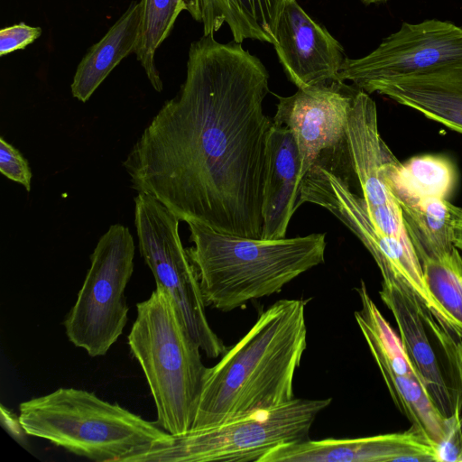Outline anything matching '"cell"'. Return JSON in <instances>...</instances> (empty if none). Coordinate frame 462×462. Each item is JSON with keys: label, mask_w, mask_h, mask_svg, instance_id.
<instances>
[{"label": "cell", "mask_w": 462, "mask_h": 462, "mask_svg": "<svg viewBox=\"0 0 462 462\" xmlns=\"http://www.w3.org/2000/svg\"><path fill=\"white\" fill-rule=\"evenodd\" d=\"M19 411L27 435L97 462H143L172 442L156 422L81 389L59 388L23 402Z\"/></svg>", "instance_id": "4"}, {"label": "cell", "mask_w": 462, "mask_h": 462, "mask_svg": "<svg viewBox=\"0 0 462 462\" xmlns=\"http://www.w3.org/2000/svg\"><path fill=\"white\" fill-rule=\"evenodd\" d=\"M136 310L127 343L152 395L155 422L171 436L184 435L192 429L207 369L200 346L162 288Z\"/></svg>", "instance_id": "5"}, {"label": "cell", "mask_w": 462, "mask_h": 462, "mask_svg": "<svg viewBox=\"0 0 462 462\" xmlns=\"http://www.w3.org/2000/svg\"><path fill=\"white\" fill-rule=\"evenodd\" d=\"M420 264L428 293L462 336V256L459 250L455 246L446 254Z\"/></svg>", "instance_id": "24"}, {"label": "cell", "mask_w": 462, "mask_h": 462, "mask_svg": "<svg viewBox=\"0 0 462 462\" xmlns=\"http://www.w3.org/2000/svg\"><path fill=\"white\" fill-rule=\"evenodd\" d=\"M134 243L115 224L99 238L75 304L64 320L69 340L88 356H105L127 322L125 290L134 271Z\"/></svg>", "instance_id": "8"}, {"label": "cell", "mask_w": 462, "mask_h": 462, "mask_svg": "<svg viewBox=\"0 0 462 462\" xmlns=\"http://www.w3.org/2000/svg\"><path fill=\"white\" fill-rule=\"evenodd\" d=\"M363 4L368 5L371 4H383L387 2L388 0H360Z\"/></svg>", "instance_id": "29"}, {"label": "cell", "mask_w": 462, "mask_h": 462, "mask_svg": "<svg viewBox=\"0 0 462 462\" xmlns=\"http://www.w3.org/2000/svg\"><path fill=\"white\" fill-rule=\"evenodd\" d=\"M141 11V2L133 1L101 40L88 49L70 85L75 98L87 102L120 61L135 52Z\"/></svg>", "instance_id": "19"}, {"label": "cell", "mask_w": 462, "mask_h": 462, "mask_svg": "<svg viewBox=\"0 0 462 462\" xmlns=\"http://www.w3.org/2000/svg\"><path fill=\"white\" fill-rule=\"evenodd\" d=\"M0 171L6 178L31 190L32 171L27 160L3 137L0 138Z\"/></svg>", "instance_id": "25"}, {"label": "cell", "mask_w": 462, "mask_h": 462, "mask_svg": "<svg viewBox=\"0 0 462 462\" xmlns=\"http://www.w3.org/2000/svg\"><path fill=\"white\" fill-rule=\"evenodd\" d=\"M142 11L138 42L135 49L137 60L157 92L162 91V81L154 62L155 52L168 38L178 15L188 11L200 23L198 0H141Z\"/></svg>", "instance_id": "23"}, {"label": "cell", "mask_w": 462, "mask_h": 462, "mask_svg": "<svg viewBox=\"0 0 462 462\" xmlns=\"http://www.w3.org/2000/svg\"><path fill=\"white\" fill-rule=\"evenodd\" d=\"M187 248L206 305L228 312L280 292L290 282L324 263L325 234L281 239L225 235L188 222Z\"/></svg>", "instance_id": "3"}, {"label": "cell", "mask_w": 462, "mask_h": 462, "mask_svg": "<svg viewBox=\"0 0 462 462\" xmlns=\"http://www.w3.org/2000/svg\"><path fill=\"white\" fill-rule=\"evenodd\" d=\"M269 74L241 43L203 35L186 79L123 161L131 186L180 221L260 239L268 133Z\"/></svg>", "instance_id": "1"}, {"label": "cell", "mask_w": 462, "mask_h": 462, "mask_svg": "<svg viewBox=\"0 0 462 462\" xmlns=\"http://www.w3.org/2000/svg\"><path fill=\"white\" fill-rule=\"evenodd\" d=\"M438 462H462V412L448 419V429L436 447Z\"/></svg>", "instance_id": "27"}, {"label": "cell", "mask_w": 462, "mask_h": 462, "mask_svg": "<svg viewBox=\"0 0 462 462\" xmlns=\"http://www.w3.org/2000/svg\"><path fill=\"white\" fill-rule=\"evenodd\" d=\"M347 143L353 184L370 220L384 235L409 239L400 206L383 180V164L389 147L379 133L376 105L362 89L356 90L350 108Z\"/></svg>", "instance_id": "14"}, {"label": "cell", "mask_w": 462, "mask_h": 462, "mask_svg": "<svg viewBox=\"0 0 462 462\" xmlns=\"http://www.w3.org/2000/svg\"><path fill=\"white\" fill-rule=\"evenodd\" d=\"M356 90L354 85L334 81L279 97L273 122L294 135L300 160V182L313 166H319L353 184L347 121Z\"/></svg>", "instance_id": "10"}, {"label": "cell", "mask_w": 462, "mask_h": 462, "mask_svg": "<svg viewBox=\"0 0 462 462\" xmlns=\"http://www.w3.org/2000/svg\"><path fill=\"white\" fill-rule=\"evenodd\" d=\"M304 203L324 208L353 232L373 256L383 282L404 283L448 321L428 293L422 267L410 239L379 231L370 220L361 196L353 191L347 181L322 167L313 166L300 182L296 208Z\"/></svg>", "instance_id": "11"}, {"label": "cell", "mask_w": 462, "mask_h": 462, "mask_svg": "<svg viewBox=\"0 0 462 462\" xmlns=\"http://www.w3.org/2000/svg\"><path fill=\"white\" fill-rule=\"evenodd\" d=\"M361 308L357 326L398 410L436 448L445 438L448 420L436 409L413 367L401 338L369 295L365 283L356 288Z\"/></svg>", "instance_id": "13"}, {"label": "cell", "mask_w": 462, "mask_h": 462, "mask_svg": "<svg viewBox=\"0 0 462 462\" xmlns=\"http://www.w3.org/2000/svg\"><path fill=\"white\" fill-rule=\"evenodd\" d=\"M383 171L384 182L397 202L429 197L448 199L457 180L455 164L447 156L424 154L401 162L389 148Z\"/></svg>", "instance_id": "21"}, {"label": "cell", "mask_w": 462, "mask_h": 462, "mask_svg": "<svg viewBox=\"0 0 462 462\" xmlns=\"http://www.w3.org/2000/svg\"><path fill=\"white\" fill-rule=\"evenodd\" d=\"M438 462L436 448L415 427L356 439H306L274 448L260 462Z\"/></svg>", "instance_id": "16"}, {"label": "cell", "mask_w": 462, "mask_h": 462, "mask_svg": "<svg viewBox=\"0 0 462 462\" xmlns=\"http://www.w3.org/2000/svg\"><path fill=\"white\" fill-rule=\"evenodd\" d=\"M306 347L305 302L275 301L215 365L207 367L190 431L293 400L294 374Z\"/></svg>", "instance_id": "2"}, {"label": "cell", "mask_w": 462, "mask_h": 462, "mask_svg": "<svg viewBox=\"0 0 462 462\" xmlns=\"http://www.w3.org/2000/svg\"><path fill=\"white\" fill-rule=\"evenodd\" d=\"M288 79L304 88L340 81L341 44L292 0L282 13L273 44Z\"/></svg>", "instance_id": "15"}, {"label": "cell", "mask_w": 462, "mask_h": 462, "mask_svg": "<svg viewBox=\"0 0 462 462\" xmlns=\"http://www.w3.org/2000/svg\"><path fill=\"white\" fill-rule=\"evenodd\" d=\"M134 200L139 250L156 286L172 299L206 356H223L226 346L208 321L197 271L179 235L180 219L151 195L138 192Z\"/></svg>", "instance_id": "9"}, {"label": "cell", "mask_w": 462, "mask_h": 462, "mask_svg": "<svg viewBox=\"0 0 462 462\" xmlns=\"http://www.w3.org/2000/svg\"><path fill=\"white\" fill-rule=\"evenodd\" d=\"M203 35H214L226 23L233 39L275 43L278 22L292 0H198Z\"/></svg>", "instance_id": "20"}, {"label": "cell", "mask_w": 462, "mask_h": 462, "mask_svg": "<svg viewBox=\"0 0 462 462\" xmlns=\"http://www.w3.org/2000/svg\"><path fill=\"white\" fill-rule=\"evenodd\" d=\"M462 61V27L436 19L402 23L365 57L346 58L337 79L364 90L368 85L421 74Z\"/></svg>", "instance_id": "12"}, {"label": "cell", "mask_w": 462, "mask_h": 462, "mask_svg": "<svg viewBox=\"0 0 462 462\" xmlns=\"http://www.w3.org/2000/svg\"><path fill=\"white\" fill-rule=\"evenodd\" d=\"M379 295L393 313L402 346L439 412H462V336L411 288L383 282Z\"/></svg>", "instance_id": "7"}, {"label": "cell", "mask_w": 462, "mask_h": 462, "mask_svg": "<svg viewBox=\"0 0 462 462\" xmlns=\"http://www.w3.org/2000/svg\"><path fill=\"white\" fill-rule=\"evenodd\" d=\"M331 399L294 398L222 424L181 436L143 462H260L274 448L309 439L317 416Z\"/></svg>", "instance_id": "6"}, {"label": "cell", "mask_w": 462, "mask_h": 462, "mask_svg": "<svg viewBox=\"0 0 462 462\" xmlns=\"http://www.w3.org/2000/svg\"><path fill=\"white\" fill-rule=\"evenodd\" d=\"M41 27H33L23 22L0 30V56L23 50L42 35Z\"/></svg>", "instance_id": "26"}, {"label": "cell", "mask_w": 462, "mask_h": 462, "mask_svg": "<svg viewBox=\"0 0 462 462\" xmlns=\"http://www.w3.org/2000/svg\"><path fill=\"white\" fill-rule=\"evenodd\" d=\"M398 204L404 228L420 263L440 257L455 247L448 199L429 197Z\"/></svg>", "instance_id": "22"}, {"label": "cell", "mask_w": 462, "mask_h": 462, "mask_svg": "<svg viewBox=\"0 0 462 462\" xmlns=\"http://www.w3.org/2000/svg\"><path fill=\"white\" fill-rule=\"evenodd\" d=\"M364 91L378 92L462 134V61L421 74L374 82Z\"/></svg>", "instance_id": "17"}, {"label": "cell", "mask_w": 462, "mask_h": 462, "mask_svg": "<svg viewBox=\"0 0 462 462\" xmlns=\"http://www.w3.org/2000/svg\"><path fill=\"white\" fill-rule=\"evenodd\" d=\"M449 208L453 217V243L462 252V208L449 202Z\"/></svg>", "instance_id": "28"}, {"label": "cell", "mask_w": 462, "mask_h": 462, "mask_svg": "<svg viewBox=\"0 0 462 462\" xmlns=\"http://www.w3.org/2000/svg\"><path fill=\"white\" fill-rule=\"evenodd\" d=\"M300 160L291 131L273 122L266 142L263 189V239L285 237L297 210Z\"/></svg>", "instance_id": "18"}]
</instances>
